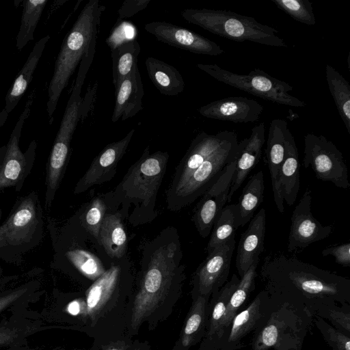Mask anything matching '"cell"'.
Masks as SVG:
<instances>
[{
    "label": "cell",
    "instance_id": "6da1fadb",
    "mask_svg": "<svg viewBox=\"0 0 350 350\" xmlns=\"http://www.w3.org/2000/svg\"><path fill=\"white\" fill-rule=\"evenodd\" d=\"M183 252L176 228L168 226L144 243L137 289L130 316V328L136 330L179 297L185 279Z\"/></svg>",
    "mask_w": 350,
    "mask_h": 350
},
{
    "label": "cell",
    "instance_id": "7a4b0ae2",
    "mask_svg": "<svg viewBox=\"0 0 350 350\" xmlns=\"http://www.w3.org/2000/svg\"><path fill=\"white\" fill-rule=\"evenodd\" d=\"M169 160V153H150L145 148L113 191L105 196L107 208L113 209L134 227L153 221L156 202Z\"/></svg>",
    "mask_w": 350,
    "mask_h": 350
},
{
    "label": "cell",
    "instance_id": "3957f363",
    "mask_svg": "<svg viewBox=\"0 0 350 350\" xmlns=\"http://www.w3.org/2000/svg\"><path fill=\"white\" fill-rule=\"evenodd\" d=\"M105 6L98 0H89L64 39L48 88L46 103L49 124L60 96L81 60L96 52L100 20Z\"/></svg>",
    "mask_w": 350,
    "mask_h": 350
},
{
    "label": "cell",
    "instance_id": "277c9868",
    "mask_svg": "<svg viewBox=\"0 0 350 350\" xmlns=\"http://www.w3.org/2000/svg\"><path fill=\"white\" fill-rule=\"evenodd\" d=\"M180 14L186 21L221 37L237 42L250 41L275 47H287L275 28L254 17L228 10L185 9Z\"/></svg>",
    "mask_w": 350,
    "mask_h": 350
},
{
    "label": "cell",
    "instance_id": "5b68a950",
    "mask_svg": "<svg viewBox=\"0 0 350 350\" xmlns=\"http://www.w3.org/2000/svg\"><path fill=\"white\" fill-rule=\"evenodd\" d=\"M261 274L267 280L285 282L310 296L336 295L345 285V279L281 252L265 257Z\"/></svg>",
    "mask_w": 350,
    "mask_h": 350
},
{
    "label": "cell",
    "instance_id": "8992f818",
    "mask_svg": "<svg viewBox=\"0 0 350 350\" xmlns=\"http://www.w3.org/2000/svg\"><path fill=\"white\" fill-rule=\"evenodd\" d=\"M196 66L218 81L262 99L294 107L306 105L304 101L290 94L293 90L291 85L258 68L247 75H240L225 70L215 64H197Z\"/></svg>",
    "mask_w": 350,
    "mask_h": 350
},
{
    "label": "cell",
    "instance_id": "52a82bcc",
    "mask_svg": "<svg viewBox=\"0 0 350 350\" xmlns=\"http://www.w3.org/2000/svg\"><path fill=\"white\" fill-rule=\"evenodd\" d=\"M246 143L238 141L237 135L204 161L191 175L181 189L169 200L167 208L178 211L203 196L219 179L226 166L236 160Z\"/></svg>",
    "mask_w": 350,
    "mask_h": 350
},
{
    "label": "cell",
    "instance_id": "ba28073f",
    "mask_svg": "<svg viewBox=\"0 0 350 350\" xmlns=\"http://www.w3.org/2000/svg\"><path fill=\"white\" fill-rule=\"evenodd\" d=\"M94 54L92 53L83 58L79 64L75 83L49 157L47 173L51 177L58 178L62 176L68 159L71 139L81 116V88Z\"/></svg>",
    "mask_w": 350,
    "mask_h": 350
},
{
    "label": "cell",
    "instance_id": "9c48e42d",
    "mask_svg": "<svg viewBox=\"0 0 350 350\" xmlns=\"http://www.w3.org/2000/svg\"><path fill=\"white\" fill-rule=\"evenodd\" d=\"M304 167H310L317 179L332 182L339 188L350 187L342 154L332 142L323 135L308 133L304 136Z\"/></svg>",
    "mask_w": 350,
    "mask_h": 350
},
{
    "label": "cell",
    "instance_id": "30bf717a",
    "mask_svg": "<svg viewBox=\"0 0 350 350\" xmlns=\"http://www.w3.org/2000/svg\"><path fill=\"white\" fill-rule=\"evenodd\" d=\"M132 278L131 265L126 256L111 264L86 291L83 317H89L92 323L96 321L123 286L131 284Z\"/></svg>",
    "mask_w": 350,
    "mask_h": 350
},
{
    "label": "cell",
    "instance_id": "8fae6325",
    "mask_svg": "<svg viewBox=\"0 0 350 350\" xmlns=\"http://www.w3.org/2000/svg\"><path fill=\"white\" fill-rule=\"evenodd\" d=\"M237 133L221 131L215 134L199 133L192 140L185 155L175 169L166 192V201L171 199L185 184L193 172L208 158L219 150Z\"/></svg>",
    "mask_w": 350,
    "mask_h": 350
},
{
    "label": "cell",
    "instance_id": "7c38bea8",
    "mask_svg": "<svg viewBox=\"0 0 350 350\" xmlns=\"http://www.w3.org/2000/svg\"><path fill=\"white\" fill-rule=\"evenodd\" d=\"M35 96L36 90L34 89L29 94L24 109L6 145V152L0 172V189L16 185L22 180L25 174H27V170L30 163L33 161L36 148V141L33 140L25 153H23L19 148V140L24 123L30 114Z\"/></svg>",
    "mask_w": 350,
    "mask_h": 350
},
{
    "label": "cell",
    "instance_id": "4fadbf2b",
    "mask_svg": "<svg viewBox=\"0 0 350 350\" xmlns=\"http://www.w3.org/2000/svg\"><path fill=\"white\" fill-rule=\"evenodd\" d=\"M235 236L217 247L197 268L192 279V295L208 297L226 282L235 248Z\"/></svg>",
    "mask_w": 350,
    "mask_h": 350
},
{
    "label": "cell",
    "instance_id": "5bb4252c",
    "mask_svg": "<svg viewBox=\"0 0 350 350\" xmlns=\"http://www.w3.org/2000/svg\"><path fill=\"white\" fill-rule=\"evenodd\" d=\"M311 190L307 189L295 207L291 217L287 250H302L325 239L332 232L331 226H323L312 214Z\"/></svg>",
    "mask_w": 350,
    "mask_h": 350
},
{
    "label": "cell",
    "instance_id": "9a60e30c",
    "mask_svg": "<svg viewBox=\"0 0 350 350\" xmlns=\"http://www.w3.org/2000/svg\"><path fill=\"white\" fill-rule=\"evenodd\" d=\"M40 211L33 193L21 199L16 209L0 226V249L29 243L40 227Z\"/></svg>",
    "mask_w": 350,
    "mask_h": 350
},
{
    "label": "cell",
    "instance_id": "2e32d148",
    "mask_svg": "<svg viewBox=\"0 0 350 350\" xmlns=\"http://www.w3.org/2000/svg\"><path fill=\"white\" fill-rule=\"evenodd\" d=\"M236 160L229 163L217 182L203 195L194 208L193 221L199 234L207 237L228 200Z\"/></svg>",
    "mask_w": 350,
    "mask_h": 350
},
{
    "label": "cell",
    "instance_id": "e0dca14e",
    "mask_svg": "<svg viewBox=\"0 0 350 350\" xmlns=\"http://www.w3.org/2000/svg\"><path fill=\"white\" fill-rule=\"evenodd\" d=\"M144 29L158 40L196 54L217 56L224 50L216 42L203 36L165 21H152Z\"/></svg>",
    "mask_w": 350,
    "mask_h": 350
},
{
    "label": "cell",
    "instance_id": "ac0fdd59",
    "mask_svg": "<svg viewBox=\"0 0 350 350\" xmlns=\"http://www.w3.org/2000/svg\"><path fill=\"white\" fill-rule=\"evenodd\" d=\"M132 129L122 139L107 144L94 159L90 167L77 183L74 193L87 191L113 178L118 163L124 155L135 133Z\"/></svg>",
    "mask_w": 350,
    "mask_h": 350
},
{
    "label": "cell",
    "instance_id": "d6986e66",
    "mask_svg": "<svg viewBox=\"0 0 350 350\" xmlns=\"http://www.w3.org/2000/svg\"><path fill=\"white\" fill-rule=\"evenodd\" d=\"M264 108L256 100L245 96H230L200 107L198 112L211 119L248 123L258 121Z\"/></svg>",
    "mask_w": 350,
    "mask_h": 350
},
{
    "label": "cell",
    "instance_id": "ffe728a7",
    "mask_svg": "<svg viewBox=\"0 0 350 350\" xmlns=\"http://www.w3.org/2000/svg\"><path fill=\"white\" fill-rule=\"evenodd\" d=\"M288 128L286 120L273 119L269 126L267 146L266 161L270 172L273 200L278 211L284 212V199L282 196L279 175L285 156V131Z\"/></svg>",
    "mask_w": 350,
    "mask_h": 350
},
{
    "label": "cell",
    "instance_id": "44dd1931",
    "mask_svg": "<svg viewBox=\"0 0 350 350\" xmlns=\"http://www.w3.org/2000/svg\"><path fill=\"white\" fill-rule=\"evenodd\" d=\"M249 222L247 229L240 237L237 250L235 266L241 278L264 250L266 230L265 208H261Z\"/></svg>",
    "mask_w": 350,
    "mask_h": 350
},
{
    "label": "cell",
    "instance_id": "7402d4cb",
    "mask_svg": "<svg viewBox=\"0 0 350 350\" xmlns=\"http://www.w3.org/2000/svg\"><path fill=\"white\" fill-rule=\"evenodd\" d=\"M265 126L262 122L254 126L250 137L246 138V143L236 161L235 170L228 196V202L232 200L234 193L259 162L265 142Z\"/></svg>",
    "mask_w": 350,
    "mask_h": 350
},
{
    "label": "cell",
    "instance_id": "603a6c76",
    "mask_svg": "<svg viewBox=\"0 0 350 350\" xmlns=\"http://www.w3.org/2000/svg\"><path fill=\"white\" fill-rule=\"evenodd\" d=\"M144 87L138 67L125 78L115 90V106L111 116L112 122L120 118L126 120L135 116L142 107Z\"/></svg>",
    "mask_w": 350,
    "mask_h": 350
},
{
    "label": "cell",
    "instance_id": "cb8c5ba5",
    "mask_svg": "<svg viewBox=\"0 0 350 350\" xmlns=\"http://www.w3.org/2000/svg\"><path fill=\"white\" fill-rule=\"evenodd\" d=\"M49 39L50 36L46 35L35 44L26 62L17 74L12 85L8 91L5 99L4 109L0 113V127L5 123L8 114L15 108L25 93Z\"/></svg>",
    "mask_w": 350,
    "mask_h": 350
},
{
    "label": "cell",
    "instance_id": "d4e9b609",
    "mask_svg": "<svg viewBox=\"0 0 350 350\" xmlns=\"http://www.w3.org/2000/svg\"><path fill=\"white\" fill-rule=\"evenodd\" d=\"M299 154L295 137L290 129L285 131V156L282 164L279 181L284 201L292 206L300 188Z\"/></svg>",
    "mask_w": 350,
    "mask_h": 350
},
{
    "label": "cell",
    "instance_id": "484cf974",
    "mask_svg": "<svg viewBox=\"0 0 350 350\" xmlns=\"http://www.w3.org/2000/svg\"><path fill=\"white\" fill-rule=\"evenodd\" d=\"M99 243L111 258L119 260L125 256L127 237L119 213L105 214L100 229Z\"/></svg>",
    "mask_w": 350,
    "mask_h": 350
},
{
    "label": "cell",
    "instance_id": "4316f807",
    "mask_svg": "<svg viewBox=\"0 0 350 350\" xmlns=\"http://www.w3.org/2000/svg\"><path fill=\"white\" fill-rule=\"evenodd\" d=\"M145 65L150 79L161 94L176 96L183 92V78L174 66L152 57L146 58Z\"/></svg>",
    "mask_w": 350,
    "mask_h": 350
},
{
    "label": "cell",
    "instance_id": "83f0119b",
    "mask_svg": "<svg viewBox=\"0 0 350 350\" xmlns=\"http://www.w3.org/2000/svg\"><path fill=\"white\" fill-rule=\"evenodd\" d=\"M111 51L112 82L116 90L137 66V57L141 48L135 39H127L119 42Z\"/></svg>",
    "mask_w": 350,
    "mask_h": 350
},
{
    "label": "cell",
    "instance_id": "f1b7e54d",
    "mask_svg": "<svg viewBox=\"0 0 350 350\" xmlns=\"http://www.w3.org/2000/svg\"><path fill=\"white\" fill-rule=\"evenodd\" d=\"M264 174L259 171L249 178L237 203L238 207L237 227H243L253 217L254 212L264 199Z\"/></svg>",
    "mask_w": 350,
    "mask_h": 350
},
{
    "label": "cell",
    "instance_id": "f546056e",
    "mask_svg": "<svg viewBox=\"0 0 350 350\" xmlns=\"http://www.w3.org/2000/svg\"><path fill=\"white\" fill-rule=\"evenodd\" d=\"M325 77L340 117L350 133V85L334 67L325 66Z\"/></svg>",
    "mask_w": 350,
    "mask_h": 350
},
{
    "label": "cell",
    "instance_id": "4dcf8cb0",
    "mask_svg": "<svg viewBox=\"0 0 350 350\" xmlns=\"http://www.w3.org/2000/svg\"><path fill=\"white\" fill-rule=\"evenodd\" d=\"M260 257L254 259L252 265L239 280V282L232 294L228 304L225 314L221 320L217 329V335L221 337L226 327L232 323L239 308L243 304L249 293L254 287L256 269L258 265Z\"/></svg>",
    "mask_w": 350,
    "mask_h": 350
},
{
    "label": "cell",
    "instance_id": "1f68e13d",
    "mask_svg": "<svg viewBox=\"0 0 350 350\" xmlns=\"http://www.w3.org/2000/svg\"><path fill=\"white\" fill-rule=\"evenodd\" d=\"M238 216L237 204H228L223 208L211 232L206 246L207 254L236 235Z\"/></svg>",
    "mask_w": 350,
    "mask_h": 350
},
{
    "label": "cell",
    "instance_id": "d6a6232c",
    "mask_svg": "<svg viewBox=\"0 0 350 350\" xmlns=\"http://www.w3.org/2000/svg\"><path fill=\"white\" fill-rule=\"evenodd\" d=\"M47 3V0L21 1L22 16L16 42V46L18 51H22L29 41L34 39L35 29Z\"/></svg>",
    "mask_w": 350,
    "mask_h": 350
},
{
    "label": "cell",
    "instance_id": "836d02e7",
    "mask_svg": "<svg viewBox=\"0 0 350 350\" xmlns=\"http://www.w3.org/2000/svg\"><path fill=\"white\" fill-rule=\"evenodd\" d=\"M206 300L207 297L204 296L193 298L180 338L183 348L190 347L204 327Z\"/></svg>",
    "mask_w": 350,
    "mask_h": 350
},
{
    "label": "cell",
    "instance_id": "e575fe53",
    "mask_svg": "<svg viewBox=\"0 0 350 350\" xmlns=\"http://www.w3.org/2000/svg\"><path fill=\"white\" fill-rule=\"evenodd\" d=\"M66 255L77 270L90 280L95 281L105 271L101 260L88 250L74 249Z\"/></svg>",
    "mask_w": 350,
    "mask_h": 350
},
{
    "label": "cell",
    "instance_id": "d590c367",
    "mask_svg": "<svg viewBox=\"0 0 350 350\" xmlns=\"http://www.w3.org/2000/svg\"><path fill=\"white\" fill-rule=\"evenodd\" d=\"M239 278L235 274H233L230 280L228 282L220 291H213L215 297L217 298L215 304L213 308L208 329V336L212 337L217 334L219 323L222 319L230 298L236 289Z\"/></svg>",
    "mask_w": 350,
    "mask_h": 350
},
{
    "label": "cell",
    "instance_id": "8d00e7d4",
    "mask_svg": "<svg viewBox=\"0 0 350 350\" xmlns=\"http://www.w3.org/2000/svg\"><path fill=\"white\" fill-rule=\"evenodd\" d=\"M260 299L258 296L246 310L233 318L229 342L239 340L252 329L260 317Z\"/></svg>",
    "mask_w": 350,
    "mask_h": 350
},
{
    "label": "cell",
    "instance_id": "74e56055",
    "mask_svg": "<svg viewBox=\"0 0 350 350\" xmlns=\"http://www.w3.org/2000/svg\"><path fill=\"white\" fill-rule=\"evenodd\" d=\"M281 10L294 20L308 25L316 23L312 3L309 0H271Z\"/></svg>",
    "mask_w": 350,
    "mask_h": 350
},
{
    "label": "cell",
    "instance_id": "f35d334b",
    "mask_svg": "<svg viewBox=\"0 0 350 350\" xmlns=\"http://www.w3.org/2000/svg\"><path fill=\"white\" fill-rule=\"evenodd\" d=\"M107 210L103 198L96 197L89 204L82 218L85 228L98 243L100 229Z\"/></svg>",
    "mask_w": 350,
    "mask_h": 350
},
{
    "label": "cell",
    "instance_id": "ab89813d",
    "mask_svg": "<svg viewBox=\"0 0 350 350\" xmlns=\"http://www.w3.org/2000/svg\"><path fill=\"white\" fill-rule=\"evenodd\" d=\"M278 327L274 324L267 325L258 336L254 343V350H267L277 342Z\"/></svg>",
    "mask_w": 350,
    "mask_h": 350
},
{
    "label": "cell",
    "instance_id": "60d3db41",
    "mask_svg": "<svg viewBox=\"0 0 350 350\" xmlns=\"http://www.w3.org/2000/svg\"><path fill=\"white\" fill-rule=\"evenodd\" d=\"M321 253L323 256H332L343 267L350 266V243L327 247Z\"/></svg>",
    "mask_w": 350,
    "mask_h": 350
},
{
    "label": "cell",
    "instance_id": "b9f144b4",
    "mask_svg": "<svg viewBox=\"0 0 350 350\" xmlns=\"http://www.w3.org/2000/svg\"><path fill=\"white\" fill-rule=\"evenodd\" d=\"M151 0H125L118 11V21L132 17L145 9Z\"/></svg>",
    "mask_w": 350,
    "mask_h": 350
},
{
    "label": "cell",
    "instance_id": "7bdbcfd3",
    "mask_svg": "<svg viewBox=\"0 0 350 350\" xmlns=\"http://www.w3.org/2000/svg\"><path fill=\"white\" fill-rule=\"evenodd\" d=\"M329 338L338 350H350L349 338L338 331L329 327Z\"/></svg>",
    "mask_w": 350,
    "mask_h": 350
},
{
    "label": "cell",
    "instance_id": "ee69618b",
    "mask_svg": "<svg viewBox=\"0 0 350 350\" xmlns=\"http://www.w3.org/2000/svg\"><path fill=\"white\" fill-rule=\"evenodd\" d=\"M26 291L27 288H21L0 297V312L21 297Z\"/></svg>",
    "mask_w": 350,
    "mask_h": 350
},
{
    "label": "cell",
    "instance_id": "f6af8a7d",
    "mask_svg": "<svg viewBox=\"0 0 350 350\" xmlns=\"http://www.w3.org/2000/svg\"><path fill=\"white\" fill-rule=\"evenodd\" d=\"M18 336V333L16 329L0 327V346L12 342Z\"/></svg>",
    "mask_w": 350,
    "mask_h": 350
},
{
    "label": "cell",
    "instance_id": "bcb514c9",
    "mask_svg": "<svg viewBox=\"0 0 350 350\" xmlns=\"http://www.w3.org/2000/svg\"><path fill=\"white\" fill-rule=\"evenodd\" d=\"M330 317L334 319V321L339 323L342 327H344L348 332L350 331V321L349 313L346 314L340 312L332 311L330 313Z\"/></svg>",
    "mask_w": 350,
    "mask_h": 350
},
{
    "label": "cell",
    "instance_id": "7dc6e473",
    "mask_svg": "<svg viewBox=\"0 0 350 350\" xmlns=\"http://www.w3.org/2000/svg\"><path fill=\"white\" fill-rule=\"evenodd\" d=\"M85 308L84 301L80 299L74 300L69 303L67 306V311L72 315L77 316L81 314L83 316Z\"/></svg>",
    "mask_w": 350,
    "mask_h": 350
},
{
    "label": "cell",
    "instance_id": "c3c4849f",
    "mask_svg": "<svg viewBox=\"0 0 350 350\" xmlns=\"http://www.w3.org/2000/svg\"><path fill=\"white\" fill-rule=\"evenodd\" d=\"M6 152V146L0 148V172L2 167L4 156Z\"/></svg>",
    "mask_w": 350,
    "mask_h": 350
},
{
    "label": "cell",
    "instance_id": "681fc988",
    "mask_svg": "<svg viewBox=\"0 0 350 350\" xmlns=\"http://www.w3.org/2000/svg\"><path fill=\"white\" fill-rule=\"evenodd\" d=\"M107 350H121V349L116 346H110L107 349Z\"/></svg>",
    "mask_w": 350,
    "mask_h": 350
}]
</instances>
